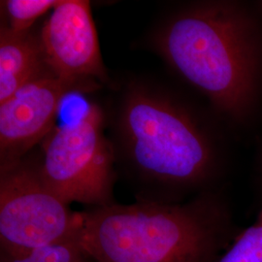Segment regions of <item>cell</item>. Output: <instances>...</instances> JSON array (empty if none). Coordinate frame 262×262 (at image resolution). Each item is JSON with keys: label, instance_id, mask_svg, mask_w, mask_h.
Wrapping results in <instances>:
<instances>
[{"label": "cell", "instance_id": "cell-1", "mask_svg": "<svg viewBox=\"0 0 262 262\" xmlns=\"http://www.w3.org/2000/svg\"><path fill=\"white\" fill-rule=\"evenodd\" d=\"M152 46L220 113L241 122L253 112L262 77L261 29L232 1L190 4L161 21Z\"/></svg>", "mask_w": 262, "mask_h": 262}, {"label": "cell", "instance_id": "cell-2", "mask_svg": "<svg viewBox=\"0 0 262 262\" xmlns=\"http://www.w3.org/2000/svg\"><path fill=\"white\" fill-rule=\"evenodd\" d=\"M116 152L140 188L139 201L206 187L219 171L215 140L196 115L166 91L144 82L124 90L115 119Z\"/></svg>", "mask_w": 262, "mask_h": 262}, {"label": "cell", "instance_id": "cell-3", "mask_svg": "<svg viewBox=\"0 0 262 262\" xmlns=\"http://www.w3.org/2000/svg\"><path fill=\"white\" fill-rule=\"evenodd\" d=\"M76 236L95 262H216L233 240L227 207L208 191L186 203L92 208Z\"/></svg>", "mask_w": 262, "mask_h": 262}, {"label": "cell", "instance_id": "cell-4", "mask_svg": "<svg viewBox=\"0 0 262 262\" xmlns=\"http://www.w3.org/2000/svg\"><path fill=\"white\" fill-rule=\"evenodd\" d=\"M105 113L90 104L74 122L54 127L36 160L41 177L67 204L111 205L116 151L104 134Z\"/></svg>", "mask_w": 262, "mask_h": 262}, {"label": "cell", "instance_id": "cell-5", "mask_svg": "<svg viewBox=\"0 0 262 262\" xmlns=\"http://www.w3.org/2000/svg\"><path fill=\"white\" fill-rule=\"evenodd\" d=\"M81 213L41 177L35 159L0 168L1 253H19L76 234Z\"/></svg>", "mask_w": 262, "mask_h": 262}, {"label": "cell", "instance_id": "cell-6", "mask_svg": "<svg viewBox=\"0 0 262 262\" xmlns=\"http://www.w3.org/2000/svg\"><path fill=\"white\" fill-rule=\"evenodd\" d=\"M39 38L48 68L57 78L85 91L108 81L89 1L60 0Z\"/></svg>", "mask_w": 262, "mask_h": 262}, {"label": "cell", "instance_id": "cell-7", "mask_svg": "<svg viewBox=\"0 0 262 262\" xmlns=\"http://www.w3.org/2000/svg\"><path fill=\"white\" fill-rule=\"evenodd\" d=\"M83 86L49 73L0 104V168L25 159L54 129L64 96Z\"/></svg>", "mask_w": 262, "mask_h": 262}, {"label": "cell", "instance_id": "cell-8", "mask_svg": "<svg viewBox=\"0 0 262 262\" xmlns=\"http://www.w3.org/2000/svg\"><path fill=\"white\" fill-rule=\"evenodd\" d=\"M52 73L48 68L40 38L29 31L15 33L0 28V104L41 76Z\"/></svg>", "mask_w": 262, "mask_h": 262}, {"label": "cell", "instance_id": "cell-9", "mask_svg": "<svg viewBox=\"0 0 262 262\" xmlns=\"http://www.w3.org/2000/svg\"><path fill=\"white\" fill-rule=\"evenodd\" d=\"M0 262H95L80 245L76 234L19 253H1Z\"/></svg>", "mask_w": 262, "mask_h": 262}, {"label": "cell", "instance_id": "cell-10", "mask_svg": "<svg viewBox=\"0 0 262 262\" xmlns=\"http://www.w3.org/2000/svg\"><path fill=\"white\" fill-rule=\"evenodd\" d=\"M60 0H5L1 1L4 28L15 33L28 32L41 16L53 10Z\"/></svg>", "mask_w": 262, "mask_h": 262}, {"label": "cell", "instance_id": "cell-11", "mask_svg": "<svg viewBox=\"0 0 262 262\" xmlns=\"http://www.w3.org/2000/svg\"><path fill=\"white\" fill-rule=\"evenodd\" d=\"M216 262H262V210L253 225L233 238Z\"/></svg>", "mask_w": 262, "mask_h": 262}, {"label": "cell", "instance_id": "cell-12", "mask_svg": "<svg viewBox=\"0 0 262 262\" xmlns=\"http://www.w3.org/2000/svg\"><path fill=\"white\" fill-rule=\"evenodd\" d=\"M261 171H262V164H261Z\"/></svg>", "mask_w": 262, "mask_h": 262}]
</instances>
